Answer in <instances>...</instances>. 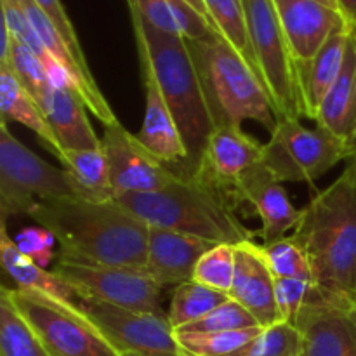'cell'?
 I'll list each match as a JSON object with an SVG mask.
<instances>
[{"label": "cell", "mask_w": 356, "mask_h": 356, "mask_svg": "<svg viewBox=\"0 0 356 356\" xmlns=\"http://www.w3.org/2000/svg\"><path fill=\"white\" fill-rule=\"evenodd\" d=\"M30 218L56 236L61 259L145 270L148 225L118 200L49 198L35 207Z\"/></svg>", "instance_id": "1"}, {"label": "cell", "mask_w": 356, "mask_h": 356, "mask_svg": "<svg viewBox=\"0 0 356 356\" xmlns=\"http://www.w3.org/2000/svg\"><path fill=\"white\" fill-rule=\"evenodd\" d=\"M320 301L350 312L356 298V177L350 165L302 209L292 232Z\"/></svg>", "instance_id": "2"}, {"label": "cell", "mask_w": 356, "mask_h": 356, "mask_svg": "<svg viewBox=\"0 0 356 356\" xmlns=\"http://www.w3.org/2000/svg\"><path fill=\"white\" fill-rule=\"evenodd\" d=\"M129 9L138 51L148 56L160 90L165 97L167 106L172 111L181 139L186 146L188 159L176 176L190 179L197 174L205 146L214 131L190 49L183 37L156 30L143 19L134 6H129Z\"/></svg>", "instance_id": "3"}, {"label": "cell", "mask_w": 356, "mask_h": 356, "mask_svg": "<svg viewBox=\"0 0 356 356\" xmlns=\"http://www.w3.org/2000/svg\"><path fill=\"white\" fill-rule=\"evenodd\" d=\"M186 44L214 127L254 120L271 134L278 113L257 70L218 31Z\"/></svg>", "instance_id": "4"}, {"label": "cell", "mask_w": 356, "mask_h": 356, "mask_svg": "<svg viewBox=\"0 0 356 356\" xmlns=\"http://www.w3.org/2000/svg\"><path fill=\"white\" fill-rule=\"evenodd\" d=\"M131 214L148 226L200 236L216 243L250 242V232L235 212V200L198 177H177L172 184L152 193H131L117 198Z\"/></svg>", "instance_id": "5"}, {"label": "cell", "mask_w": 356, "mask_h": 356, "mask_svg": "<svg viewBox=\"0 0 356 356\" xmlns=\"http://www.w3.org/2000/svg\"><path fill=\"white\" fill-rule=\"evenodd\" d=\"M76 197L68 170L31 152L0 122V225L10 216H30L49 198Z\"/></svg>", "instance_id": "6"}, {"label": "cell", "mask_w": 356, "mask_h": 356, "mask_svg": "<svg viewBox=\"0 0 356 356\" xmlns=\"http://www.w3.org/2000/svg\"><path fill=\"white\" fill-rule=\"evenodd\" d=\"M353 149L320 124L309 129L296 118H280L264 145L263 163L280 183H313L350 160Z\"/></svg>", "instance_id": "7"}, {"label": "cell", "mask_w": 356, "mask_h": 356, "mask_svg": "<svg viewBox=\"0 0 356 356\" xmlns=\"http://www.w3.org/2000/svg\"><path fill=\"white\" fill-rule=\"evenodd\" d=\"M254 61L280 118H305L296 76V59L287 44L273 0H242Z\"/></svg>", "instance_id": "8"}, {"label": "cell", "mask_w": 356, "mask_h": 356, "mask_svg": "<svg viewBox=\"0 0 356 356\" xmlns=\"http://www.w3.org/2000/svg\"><path fill=\"white\" fill-rule=\"evenodd\" d=\"M2 294L52 356H120L82 308H63L17 289L2 287Z\"/></svg>", "instance_id": "9"}, {"label": "cell", "mask_w": 356, "mask_h": 356, "mask_svg": "<svg viewBox=\"0 0 356 356\" xmlns=\"http://www.w3.org/2000/svg\"><path fill=\"white\" fill-rule=\"evenodd\" d=\"M52 271L79 296L80 302H104L134 312L167 315L160 306L163 287L146 270L80 263L59 257Z\"/></svg>", "instance_id": "10"}, {"label": "cell", "mask_w": 356, "mask_h": 356, "mask_svg": "<svg viewBox=\"0 0 356 356\" xmlns=\"http://www.w3.org/2000/svg\"><path fill=\"white\" fill-rule=\"evenodd\" d=\"M80 308L120 355L181 356L176 330L167 315L92 301H82Z\"/></svg>", "instance_id": "11"}, {"label": "cell", "mask_w": 356, "mask_h": 356, "mask_svg": "<svg viewBox=\"0 0 356 356\" xmlns=\"http://www.w3.org/2000/svg\"><path fill=\"white\" fill-rule=\"evenodd\" d=\"M103 148L106 153L115 195L152 193L169 186L176 174L139 143L120 122L104 125Z\"/></svg>", "instance_id": "12"}, {"label": "cell", "mask_w": 356, "mask_h": 356, "mask_svg": "<svg viewBox=\"0 0 356 356\" xmlns=\"http://www.w3.org/2000/svg\"><path fill=\"white\" fill-rule=\"evenodd\" d=\"M263 155L264 145L242 127H214L195 177L236 202V186L245 174L263 163Z\"/></svg>", "instance_id": "13"}, {"label": "cell", "mask_w": 356, "mask_h": 356, "mask_svg": "<svg viewBox=\"0 0 356 356\" xmlns=\"http://www.w3.org/2000/svg\"><path fill=\"white\" fill-rule=\"evenodd\" d=\"M236 202L250 204L261 221L257 235L263 243L287 238L289 232H294L301 219V212L289 197L280 181L266 169L264 163L254 167L243 176L235 191Z\"/></svg>", "instance_id": "14"}, {"label": "cell", "mask_w": 356, "mask_h": 356, "mask_svg": "<svg viewBox=\"0 0 356 356\" xmlns=\"http://www.w3.org/2000/svg\"><path fill=\"white\" fill-rule=\"evenodd\" d=\"M273 3L296 61L315 58L336 31L348 26L339 9L318 0H273Z\"/></svg>", "instance_id": "15"}, {"label": "cell", "mask_w": 356, "mask_h": 356, "mask_svg": "<svg viewBox=\"0 0 356 356\" xmlns=\"http://www.w3.org/2000/svg\"><path fill=\"white\" fill-rule=\"evenodd\" d=\"M138 54L143 82H145L146 104L143 127L136 136L148 152H152L160 162L165 163L176 174L188 159L186 146L181 139L172 111L169 110L165 97L160 90L159 80L153 73L148 56L141 51H138Z\"/></svg>", "instance_id": "16"}, {"label": "cell", "mask_w": 356, "mask_h": 356, "mask_svg": "<svg viewBox=\"0 0 356 356\" xmlns=\"http://www.w3.org/2000/svg\"><path fill=\"white\" fill-rule=\"evenodd\" d=\"M298 356H356V325L346 309L320 301L316 296L302 308Z\"/></svg>", "instance_id": "17"}, {"label": "cell", "mask_w": 356, "mask_h": 356, "mask_svg": "<svg viewBox=\"0 0 356 356\" xmlns=\"http://www.w3.org/2000/svg\"><path fill=\"white\" fill-rule=\"evenodd\" d=\"M229 299L243 306L264 329L280 323L275 277L264 259L263 249L254 240L235 245V277Z\"/></svg>", "instance_id": "18"}, {"label": "cell", "mask_w": 356, "mask_h": 356, "mask_svg": "<svg viewBox=\"0 0 356 356\" xmlns=\"http://www.w3.org/2000/svg\"><path fill=\"white\" fill-rule=\"evenodd\" d=\"M218 243L200 236L148 226L146 273L162 287L193 280L195 268L205 252Z\"/></svg>", "instance_id": "19"}, {"label": "cell", "mask_w": 356, "mask_h": 356, "mask_svg": "<svg viewBox=\"0 0 356 356\" xmlns=\"http://www.w3.org/2000/svg\"><path fill=\"white\" fill-rule=\"evenodd\" d=\"M350 38V28H341L327 40L315 58L308 61H296V76L305 118L315 122L318 118L320 108L343 70Z\"/></svg>", "instance_id": "20"}, {"label": "cell", "mask_w": 356, "mask_h": 356, "mask_svg": "<svg viewBox=\"0 0 356 356\" xmlns=\"http://www.w3.org/2000/svg\"><path fill=\"white\" fill-rule=\"evenodd\" d=\"M40 108L65 153L103 148V139L90 127L89 110L75 89L51 86Z\"/></svg>", "instance_id": "21"}, {"label": "cell", "mask_w": 356, "mask_h": 356, "mask_svg": "<svg viewBox=\"0 0 356 356\" xmlns=\"http://www.w3.org/2000/svg\"><path fill=\"white\" fill-rule=\"evenodd\" d=\"M0 261L6 273L16 284L17 291L40 296L63 308H80V299L54 271L38 266L19 252L7 233V225H0Z\"/></svg>", "instance_id": "22"}, {"label": "cell", "mask_w": 356, "mask_h": 356, "mask_svg": "<svg viewBox=\"0 0 356 356\" xmlns=\"http://www.w3.org/2000/svg\"><path fill=\"white\" fill-rule=\"evenodd\" d=\"M316 124L348 145H356V38L351 35L343 70L320 108Z\"/></svg>", "instance_id": "23"}, {"label": "cell", "mask_w": 356, "mask_h": 356, "mask_svg": "<svg viewBox=\"0 0 356 356\" xmlns=\"http://www.w3.org/2000/svg\"><path fill=\"white\" fill-rule=\"evenodd\" d=\"M0 115H2V120H14L33 131L38 139L51 149L52 155H56L59 162L65 163V149L59 145L42 108L24 89L13 70L2 63H0Z\"/></svg>", "instance_id": "24"}, {"label": "cell", "mask_w": 356, "mask_h": 356, "mask_svg": "<svg viewBox=\"0 0 356 356\" xmlns=\"http://www.w3.org/2000/svg\"><path fill=\"white\" fill-rule=\"evenodd\" d=\"M63 165L68 170L73 190L79 198L92 202L117 200L104 148L66 152Z\"/></svg>", "instance_id": "25"}, {"label": "cell", "mask_w": 356, "mask_h": 356, "mask_svg": "<svg viewBox=\"0 0 356 356\" xmlns=\"http://www.w3.org/2000/svg\"><path fill=\"white\" fill-rule=\"evenodd\" d=\"M0 63L7 65L14 72V75L19 79L24 89L31 94L35 101L40 106L42 99L45 97L47 90L51 89V80H49L47 68L40 56L14 38L10 31L2 24V49H0Z\"/></svg>", "instance_id": "26"}, {"label": "cell", "mask_w": 356, "mask_h": 356, "mask_svg": "<svg viewBox=\"0 0 356 356\" xmlns=\"http://www.w3.org/2000/svg\"><path fill=\"white\" fill-rule=\"evenodd\" d=\"M229 299L228 294L191 280L174 289L169 306V322L174 330L204 318Z\"/></svg>", "instance_id": "27"}, {"label": "cell", "mask_w": 356, "mask_h": 356, "mask_svg": "<svg viewBox=\"0 0 356 356\" xmlns=\"http://www.w3.org/2000/svg\"><path fill=\"white\" fill-rule=\"evenodd\" d=\"M204 3L216 31L221 33L257 70L242 0H204Z\"/></svg>", "instance_id": "28"}, {"label": "cell", "mask_w": 356, "mask_h": 356, "mask_svg": "<svg viewBox=\"0 0 356 356\" xmlns=\"http://www.w3.org/2000/svg\"><path fill=\"white\" fill-rule=\"evenodd\" d=\"M0 356H52L0 292Z\"/></svg>", "instance_id": "29"}, {"label": "cell", "mask_w": 356, "mask_h": 356, "mask_svg": "<svg viewBox=\"0 0 356 356\" xmlns=\"http://www.w3.org/2000/svg\"><path fill=\"white\" fill-rule=\"evenodd\" d=\"M264 327L214 334H176L181 356H225L256 339Z\"/></svg>", "instance_id": "30"}, {"label": "cell", "mask_w": 356, "mask_h": 356, "mask_svg": "<svg viewBox=\"0 0 356 356\" xmlns=\"http://www.w3.org/2000/svg\"><path fill=\"white\" fill-rule=\"evenodd\" d=\"M233 277H235V245L218 243L198 261L193 280L229 296Z\"/></svg>", "instance_id": "31"}, {"label": "cell", "mask_w": 356, "mask_h": 356, "mask_svg": "<svg viewBox=\"0 0 356 356\" xmlns=\"http://www.w3.org/2000/svg\"><path fill=\"white\" fill-rule=\"evenodd\" d=\"M275 278H313L308 257L294 236L261 245Z\"/></svg>", "instance_id": "32"}, {"label": "cell", "mask_w": 356, "mask_h": 356, "mask_svg": "<svg viewBox=\"0 0 356 356\" xmlns=\"http://www.w3.org/2000/svg\"><path fill=\"white\" fill-rule=\"evenodd\" d=\"M299 330L291 323H275L242 346L225 356H298Z\"/></svg>", "instance_id": "33"}, {"label": "cell", "mask_w": 356, "mask_h": 356, "mask_svg": "<svg viewBox=\"0 0 356 356\" xmlns=\"http://www.w3.org/2000/svg\"><path fill=\"white\" fill-rule=\"evenodd\" d=\"M261 327L257 320L247 312L238 302L228 299L225 305L216 308L204 318L190 323V325L177 329L176 334H214V332H232V330L252 329Z\"/></svg>", "instance_id": "34"}, {"label": "cell", "mask_w": 356, "mask_h": 356, "mask_svg": "<svg viewBox=\"0 0 356 356\" xmlns=\"http://www.w3.org/2000/svg\"><path fill=\"white\" fill-rule=\"evenodd\" d=\"M275 298L280 322L296 325L302 308L316 298L313 278H275Z\"/></svg>", "instance_id": "35"}, {"label": "cell", "mask_w": 356, "mask_h": 356, "mask_svg": "<svg viewBox=\"0 0 356 356\" xmlns=\"http://www.w3.org/2000/svg\"><path fill=\"white\" fill-rule=\"evenodd\" d=\"M35 2H37L38 6L45 10V14L51 17V21L54 23V26L58 28V31L61 33L63 40H65L66 47H68L70 52H72L73 59H75L76 66L80 68V72H82L83 79L87 80V83H89L90 87H94V89H99V86H97L92 72H90L89 63H87V59H86V54H83V49H82V45H80L79 37H76L75 28H73L72 21H70L68 14H66L61 0H35Z\"/></svg>", "instance_id": "36"}, {"label": "cell", "mask_w": 356, "mask_h": 356, "mask_svg": "<svg viewBox=\"0 0 356 356\" xmlns=\"http://www.w3.org/2000/svg\"><path fill=\"white\" fill-rule=\"evenodd\" d=\"M13 240L23 256L45 270L56 257L54 249L58 240L44 226H26L17 235H14Z\"/></svg>", "instance_id": "37"}, {"label": "cell", "mask_w": 356, "mask_h": 356, "mask_svg": "<svg viewBox=\"0 0 356 356\" xmlns=\"http://www.w3.org/2000/svg\"><path fill=\"white\" fill-rule=\"evenodd\" d=\"M0 6H2V24L10 31V35L30 49H33L40 56L42 61H47L51 54L44 47L38 35L35 33L21 3L17 0H0Z\"/></svg>", "instance_id": "38"}, {"label": "cell", "mask_w": 356, "mask_h": 356, "mask_svg": "<svg viewBox=\"0 0 356 356\" xmlns=\"http://www.w3.org/2000/svg\"><path fill=\"white\" fill-rule=\"evenodd\" d=\"M172 9L177 30L184 40H198L214 33L216 28L207 16L195 9L186 0H167Z\"/></svg>", "instance_id": "39"}, {"label": "cell", "mask_w": 356, "mask_h": 356, "mask_svg": "<svg viewBox=\"0 0 356 356\" xmlns=\"http://www.w3.org/2000/svg\"><path fill=\"white\" fill-rule=\"evenodd\" d=\"M127 3L134 6L143 16V19L155 26L156 30L181 37L172 9H170L167 0H127Z\"/></svg>", "instance_id": "40"}, {"label": "cell", "mask_w": 356, "mask_h": 356, "mask_svg": "<svg viewBox=\"0 0 356 356\" xmlns=\"http://www.w3.org/2000/svg\"><path fill=\"white\" fill-rule=\"evenodd\" d=\"M337 6L346 19L350 31L356 35V0H337Z\"/></svg>", "instance_id": "41"}, {"label": "cell", "mask_w": 356, "mask_h": 356, "mask_svg": "<svg viewBox=\"0 0 356 356\" xmlns=\"http://www.w3.org/2000/svg\"><path fill=\"white\" fill-rule=\"evenodd\" d=\"M188 3H191V6L195 7V9L197 10H200L202 14H204V16H207L209 17V14H207V9H205V3H204V0H186Z\"/></svg>", "instance_id": "42"}, {"label": "cell", "mask_w": 356, "mask_h": 356, "mask_svg": "<svg viewBox=\"0 0 356 356\" xmlns=\"http://www.w3.org/2000/svg\"><path fill=\"white\" fill-rule=\"evenodd\" d=\"M348 165H350L351 169H353V172H355V177H356V145H355L353 155H351V159H350V163H348Z\"/></svg>", "instance_id": "43"}, {"label": "cell", "mask_w": 356, "mask_h": 356, "mask_svg": "<svg viewBox=\"0 0 356 356\" xmlns=\"http://www.w3.org/2000/svg\"><path fill=\"white\" fill-rule=\"evenodd\" d=\"M350 316H351V320H353L355 322V325H356V298H355V301H353V305H351V308H350Z\"/></svg>", "instance_id": "44"}, {"label": "cell", "mask_w": 356, "mask_h": 356, "mask_svg": "<svg viewBox=\"0 0 356 356\" xmlns=\"http://www.w3.org/2000/svg\"><path fill=\"white\" fill-rule=\"evenodd\" d=\"M318 2L325 3V6H329V7H334V9H339V6H337V0H318Z\"/></svg>", "instance_id": "45"}, {"label": "cell", "mask_w": 356, "mask_h": 356, "mask_svg": "<svg viewBox=\"0 0 356 356\" xmlns=\"http://www.w3.org/2000/svg\"><path fill=\"white\" fill-rule=\"evenodd\" d=\"M120 356H141V355H136V353H122Z\"/></svg>", "instance_id": "46"}, {"label": "cell", "mask_w": 356, "mask_h": 356, "mask_svg": "<svg viewBox=\"0 0 356 356\" xmlns=\"http://www.w3.org/2000/svg\"><path fill=\"white\" fill-rule=\"evenodd\" d=\"M351 35H353V33H351ZM353 37H355V38H356V35H353Z\"/></svg>", "instance_id": "47"}]
</instances>
